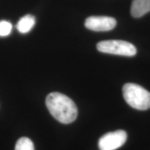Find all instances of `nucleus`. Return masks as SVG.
I'll return each mask as SVG.
<instances>
[{
	"mask_svg": "<svg viewBox=\"0 0 150 150\" xmlns=\"http://www.w3.org/2000/svg\"><path fill=\"white\" fill-rule=\"evenodd\" d=\"M46 106L51 115L61 123H72L77 117L78 110L76 104L62 93L49 94L46 98Z\"/></svg>",
	"mask_w": 150,
	"mask_h": 150,
	"instance_id": "obj_1",
	"label": "nucleus"
},
{
	"mask_svg": "<svg viewBox=\"0 0 150 150\" xmlns=\"http://www.w3.org/2000/svg\"><path fill=\"white\" fill-rule=\"evenodd\" d=\"M123 96L127 104L137 110L150 108V93L138 84L128 83L122 88Z\"/></svg>",
	"mask_w": 150,
	"mask_h": 150,
	"instance_id": "obj_2",
	"label": "nucleus"
},
{
	"mask_svg": "<svg viewBox=\"0 0 150 150\" xmlns=\"http://www.w3.org/2000/svg\"><path fill=\"white\" fill-rule=\"evenodd\" d=\"M97 49L103 53L125 56H134L137 53V50L134 45L119 40L101 41L97 43Z\"/></svg>",
	"mask_w": 150,
	"mask_h": 150,
	"instance_id": "obj_3",
	"label": "nucleus"
},
{
	"mask_svg": "<svg viewBox=\"0 0 150 150\" xmlns=\"http://www.w3.org/2000/svg\"><path fill=\"white\" fill-rule=\"evenodd\" d=\"M127 139L126 131L117 130L104 134L99 140L100 150H115L121 147Z\"/></svg>",
	"mask_w": 150,
	"mask_h": 150,
	"instance_id": "obj_4",
	"label": "nucleus"
},
{
	"mask_svg": "<svg viewBox=\"0 0 150 150\" xmlns=\"http://www.w3.org/2000/svg\"><path fill=\"white\" fill-rule=\"evenodd\" d=\"M85 27L94 31H108L117 24L115 18L108 16H91L85 21Z\"/></svg>",
	"mask_w": 150,
	"mask_h": 150,
	"instance_id": "obj_5",
	"label": "nucleus"
},
{
	"mask_svg": "<svg viewBox=\"0 0 150 150\" xmlns=\"http://www.w3.org/2000/svg\"><path fill=\"white\" fill-rule=\"evenodd\" d=\"M150 11V0H133L131 14L134 18H141Z\"/></svg>",
	"mask_w": 150,
	"mask_h": 150,
	"instance_id": "obj_6",
	"label": "nucleus"
},
{
	"mask_svg": "<svg viewBox=\"0 0 150 150\" xmlns=\"http://www.w3.org/2000/svg\"><path fill=\"white\" fill-rule=\"evenodd\" d=\"M35 24V18L31 15H26L20 19L16 28L21 33H29L33 29Z\"/></svg>",
	"mask_w": 150,
	"mask_h": 150,
	"instance_id": "obj_7",
	"label": "nucleus"
},
{
	"mask_svg": "<svg viewBox=\"0 0 150 150\" xmlns=\"http://www.w3.org/2000/svg\"><path fill=\"white\" fill-rule=\"evenodd\" d=\"M15 150H35L33 142L27 137H22L16 142Z\"/></svg>",
	"mask_w": 150,
	"mask_h": 150,
	"instance_id": "obj_8",
	"label": "nucleus"
},
{
	"mask_svg": "<svg viewBox=\"0 0 150 150\" xmlns=\"http://www.w3.org/2000/svg\"><path fill=\"white\" fill-rule=\"evenodd\" d=\"M13 26L10 22L6 20L0 21V36H8L12 31Z\"/></svg>",
	"mask_w": 150,
	"mask_h": 150,
	"instance_id": "obj_9",
	"label": "nucleus"
}]
</instances>
